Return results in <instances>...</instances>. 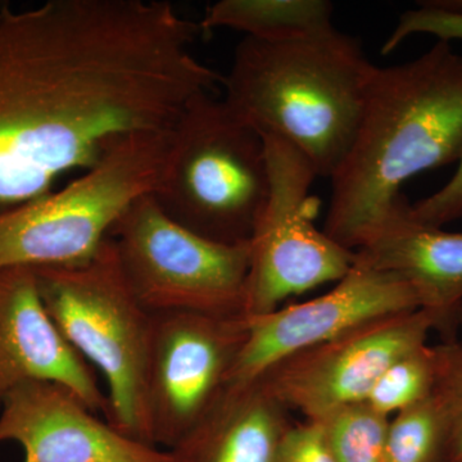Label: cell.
<instances>
[{"label": "cell", "instance_id": "44dd1931", "mask_svg": "<svg viewBox=\"0 0 462 462\" xmlns=\"http://www.w3.org/2000/svg\"><path fill=\"white\" fill-rule=\"evenodd\" d=\"M416 33H428L440 42L462 41V14L434 7L428 2L421 3L419 8L401 14L393 32L383 44L382 54L392 53Z\"/></svg>", "mask_w": 462, "mask_h": 462}, {"label": "cell", "instance_id": "9c48e42d", "mask_svg": "<svg viewBox=\"0 0 462 462\" xmlns=\"http://www.w3.org/2000/svg\"><path fill=\"white\" fill-rule=\"evenodd\" d=\"M248 336L247 316L153 315L147 374L152 445L170 451L217 403Z\"/></svg>", "mask_w": 462, "mask_h": 462}, {"label": "cell", "instance_id": "5b68a950", "mask_svg": "<svg viewBox=\"0 0 462 462\" xmlns=\"http://www.w3.org/2000/svg\"><path fill=\"white\" fill-rule=\"evenodd\" d=\"M33 270L58 329L107 383L106 420L125 436L153 446L147 410L153 315L125 281L112 239L84 263Z\"/></svg>", "mask_w": 462, "mask_h": 462}, {"label": "cell", "instance_id": "d6986e66", "mask_svg": "<svg viewBox=\"0 0 462 462\" xmlns=\"http://www.w3.org/2000/svg\"><path fill=\"white\" fill-rule=\"evenodd\" d=\"M434 346L424 345L397 358L376 380L366 402L382 415H392L421 402L433 391Z\"/></svg>", "mask_w": 462, "mask_h": 462}, {"label": "cell", "instance_id": "e0dca14e", "mask_svg": "<svg viewBox=\"0 0 462 462\" xmlns=\"http://www.w3.org/2000/svg\"><path fill=\"white\" fill-rule=\"evenodd\" d=\"M389 419L360 402L339 407L316 422L337 462H384Z\"/></svg>", "mask_w": 462, "mask_h": 462}, {"label": "cell", "instance_id": "ac0fdd59", "mask_svg": "<svg viewBox=\"0 0 462 462\" xmlns=\"http://www.w3.org/2000/svg\"><path fill=\"white\" fill-rule=\"evenodd\" d=\"M446 428L431 396L389 419L384 462H442Z\"/></svg>", "mask_w": 462, "mask_h": 462}, {"label": "cell", "instance_id": "ffe728a7", "mask_svg": "<svg viewBox=\"0 0 462 462\" xmlns=\"http://www.w3.org/2000/svg\"><path fill=\"white\" fill-rule=\"evenodd\" d=\"M433 346L436 378L430 396L445 422L442 462H462V339Z\"/></svg>", "mask_w": 462, "mask_h": 462}, {"label": "cell", "instance_id": "4fadbf2b", "mask_svg": "<svg viewBox=\"0 0 462 462\" xmlns=\"http://www.w3.org/2000/svg\"><path fill=\"white\" fill-rule=\"evenodd\" d=\"M41 380L65 385L94 413L107 416V394L97 373L67 342L48 314L35 270H0V407L21 383Z\"/></svg>", "mask_w": 462, "mask_h": 462}, {"label": "cell", "instance_id": "9a60e30c", "mask_svg": "<svg viewBox=\"0 0 462 462\" xmlns=\"http://www.w3.org/2000/svg\"><path fill=\"white\" fill-rule=\"evenodd\" d=\"M289 410L261 378L230 384L178 446L173 462H275Z\"/></svg>", "mask_w": 462, "mask_h": 462}, {"label": "cell", "instance_id": "6da1fadb", "mask_svg": "<svg viewBox=\"0 0 462 462\" xmlns=\"http://www.w3.org/2000/svg\"><path fill=\"white\" fill-rule=\"evenodd\" d=\"M202 32L157 0L0 5V209L53 190L136 134L171 130L223 76L194 56Z\"/></svg>", "mask_w": 462, "mask_h": 462}, {"label": "cell", "instance_id": "ba28073f", "mask_svg": "<svg viewBox=\"0 0 462 462\" xmlns=\"http://www.w3.org/2000/svg\"><path fill=\"white\" fill-rule=\"evenodd\" d=\"M269 162V196L254 225L245 291L247 318L275 311L287 298L338 282L356 254L315 225L320 200L311 194L314 166L293 145L263 136Z\"/></svg>", "mask_w": 462, "mask_h": 462}, {"label": "cell", "instance_id": "8fae6325", "mask_svg": "<svg viewBox=\"0 0 462 462\" xmlns=\"http://www.w3.org/2000/svg\"><path fill=\"white\" fill-rule=\"evenodd\" d=\"M419 309L418 298L402 279L355 258L351 270L324 296L247 318V339L227 385L251 382L282 358L337 338L365 322Z\"/></svg>", "mask_w": 462, "mask_h": 462}, {"label": "cell", "instance_id": "cb8c5ba5", "mask_svg": "<svg viewBox=\"0 0 462 462\" xmlns=\"http://www.w3.org/2000/svg\"><path fill=\"white\" fill-rule=\"evenodd\" d=\"M457 328H460V329H462V306L457 315Z\"/></svg>", "mask_w": 462, "mask_h": 462}, {"label": "cell", "instance_id": "8992f818", "mask_svg": "<svg viewBox=\"0 0 462 462\" xmlns=\"http://www.w3.org/2000/svg\"><path fill=\"white\" fill-rule=\"evenodd\" d=\"M171 147L172 129L127 136L62 189L0 209V270L89 260L124 212L156 190Z\"/></svg>", "mask_w": 462, "mask_h": 462}, {"label": "cell", "instance_id": "2e32d148", "mask_svg": "<svg viewBox=\"0 0 462 462\" xmlns=\"http://www.w3.org/2000/svg\"><path fill=\"white\" fill-rule=\"evenodd\" d=\"M333 14L327 0H221L207 8L199 26L263 42L302 41L334 32Z\"/></svg>", "mask_w": 462, "mask_h": 462}, {"label": "cell", "instance_id": "3957f363", "mask_svg": "<svg viewBox=\"0 0 462 462\" xmlns=\"http://www.w3.org/2000/svg\"><path fill=\"white\" fill-rule=\"evenodd\" d=\"M360 42L334 30L316 38L236 45L224 76V102L261 136L296 147L318 176L345 160L373 71Z\"/></svg>", "mask_w": 462, "mask_h": 462}, {"label": "cell", "instance_id": "7a4b0ae2", "mask_svg": "<svg viewBox=\"0 0 462 462\" xmlns=\"http://www.w3.org/2000/svg\"><path fill=\"white\" fill-rule=\"evenodd\" d=\"M462 157V54L438 41L409 62L373 67L354 141L331 175L324 231L357 251L393 214L404 182Z\"/></svg>", "mask_w": 462, "mask_h": 462}, {"label": "cell", "instance_id": "7c38bea8", "mask_svg": "<svg viewBox=\"0 0 462 462\" xmlns=\"http://www.w3.org/2000/svg\"><path fill=\"white\" fill-rule=\"evenodd\" d=\"M23 447V462H173L171 452L125 436L100 420L71 389L32 380L0 407V442Z\"/></svg>", "mask_w": 462, "mask_h": 462}, {"label": "cell", "instance_id": "5bb4252c", "mask_svg": "<svg viewBox=\"0 0 462 462\" xmlns=\"http://www.w3.org/2000/svg\"><path fill=\"white\" fill-rule=\"evenodd\" d=\"M355 254L358 263L407 282L419 307L433 316L445 342L455 339L462 306V233L413 220L403 197Z\"/></svg>", "mask_w": 462, "mask_h": 462}, {"label": "cell", "instance_id": "30bf717a", "mask_svg": "<svg viewBox=\"0 0 462 462\" xmlns=\"http://www.w3.org/2000/svg\"><path fill=\"white\" fill-rule=\"evenodd\" d=\"M433 330L436 320L421 309L385 316L288 356L258 378L289 411L318 421L339 407L366 402L385 369L427 345Z\"/></svg>", "mask_w": 462, "mask_h": 462}, {"label": "cell", "instance_id": "277c9868", "mask_svg": "<svg viewBox=\"0 0 462 462\" xmlns=\"http://www.w3.org/2000/svg\"><path fill=\"white\" fill-rule=\"evenodd\" d=\"M269 188L263 136L214 93L191 99L172 127L165 172L152 193L161 209L203 238L240 245L251 239Z\"/></svg>", "mask_w": 462, "mask_h": 462}, {"label": "cell", "instance_id": "7402d4cb", "mask_svg": "<svg viewBox=\"0 0 462 462\" xmlns=\"http://www.w3.org/2000/svg\"><path fill=\"white\" fill-rule=\"evenodd\" d=\"M275 462H337L325 440L320 424L291 422L279 446Z\"/></svg>", "mask_w": 462, "mask_h": 462}, {"label": "cell", "instance_id": "52a82bcc", "mask_svg": "<svg viewBox=\"0 0 462 462\" xmlns=\"http://www.w3.org/2000/svg\"><path fill=\"white\" fill-rule=\"evenodd\" d=\"M134 296L151 315L245 316L251 245H223L175 223L152 194L109 234Z\"/></svg>", "mask_w": 462, "mask_h": 462}, {"label": "cell", "instance_id": "603a6c76", "mask_svg": "<svg viewBox=\"0 0 462 462\" xmlns=\"http://www.w3.org/2000/svg\"><path fill=\"white\" fill-rule=\"evenodd\" d=\"M410 215L418 223L433 227H443L462 217V157L445 187L410 205Z\"/></svg>", "mask_w": 462, "mask_h": 462}]
</instances>
